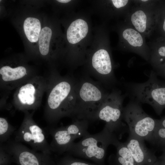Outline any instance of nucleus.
<instances>
[{
  "label": "nucleus",
  "mask_w": 165,
  "mask_h": 165,
  "mask_svg": "<svg viewBox=\"0 0 165 165\" xmlns=\"http://www.w3.org/2000/svg\"><path fill=\"white\" fill-rule=\"evenodd\" d=\"M53 80L49 86L44 116L50 126L54 127L63 117H75L77 81L70 77L60 76Z\"/></svg>",
  "instance_id": "obj_1"
},
{
  "label": "nucleus",
  "mask_w": 165,
  "mask_h": 165,
  "mask_svg": "<svg viewBox=\"0 0 165 165\" xmlns=\"http://www.w3.org/2000/svg\"><path fill=\"white\" fill-rule=\"evenodd\" d=\"M77 98L75 119L89 122L95 120L96 114L108 93L97 83L89 79L76 82Z\"/></svg>",
  "instance_id": "obj_2"
},
{
  "label": "nucleus",
  "mask_w": 165,
  "mask_h": 165,
  "mask_svg": "<svg viewBox=\"0 0 165 165\" xmlns=\"http://www.w3.org/2000/svg\"><path fill=\"white\" fill-rule=\"evenodd\" d=\"M116 138L104 127L98 133L89 134L78 142H73L66 152L71 155L90 160L98 165H105L107 148Z\"/></svg>",
  "instance_id": "obj_3"
},
{
  "label": "nucleus",
  "mask_w": 165,
  "mask_h": 165,
  "mask_svg": "<svg viewBox=\"0 0 165 165\" xmlns=\"http://www.w3.org/2000/svg\"><path fill=\"white\" fill-rule=\"evenodd\" d=\"M126 97L121 92L113 89L108 93L100 107L96 116L95 120L105 122L104 127L119 140L127 131L128 129L122 121L123 102Z\"/></svg>",
  "instance_id": "obj_4"
},
{
  "label": "nucleus",
  "mask_w": 165,
  "mask_h": 165,
  "mask_svg": "<svg viewBox=\"0 0 165 165\" xmlns=\"http://www.w3.org/2000/svg\"><path fill=\"white\" fill-rule=\"evenodd\" d=\"M126 86L131 99L150 105L158 115L161 114L165 108V82L159 79L155 72L151 73L145 82Z\"/></svg>",
  "instance_id": "obj_5"
},
{
  "label": "nucleus",
  "mask_w": 165,
  "mask_h": 165,
  "mask_svg": "<svg viewBox=\"0 0 165 165\" xmlns=\"http://www.w3.org/2000/svg\"><path fill=\"white\" fill-rule=\"evenodd\" d=\"M123 119L127 124L129 134L151 143L158 119L146 113L140 103L131 99L123 108Z\"/></svg>",
  "instance_id": "obj_6"
},
{
  "label": "nucleus",
  "mask_w": 165,
  "mask_h": 165,
  "mask_svg": "<svg viewBox=\"0 0 165 165\" xmlns=\"http://www.w3.org/2000/svg\"><path fill=\"white\" fill-rule=\"evenodd\" d=\"M48 85L43 77L36 76L19 86L14 96V108L23 112L37 109Z\"/></svg>",
  "instance_id": "obj_7"
},
{
  "label": "nucleus",
  "mask_w": 165,
  "mask_h": 165,
  "mask_svg": "<svg viewBox=\"0 0 165 165\" xmlns=\"http://www.w3.org/2000/svg\"><path fill=\"white\" fill-rule=\"evenodd\" d=\"M89 123L86 120L75 119L72 123L66 126H50L48 132L52 137L50 144L52 152L59 154L66 152L75 139L89 134L87 131Z\"/></svg>",
  "instance_id": "obj_8"
},
{
  "label": "nucleus",
  "mask_w": 165,
  "mask_h": 165,
  "mask_svg": "<svg viewBox=\"0 0 165 165\" xmlns=\"http://www.w3.org/2000/svg\"><path fill=\"white\" fill-rule=\"evenodd\" d=\"M34 111L31 113L24 112V117L19 129L15 132L14 140L29 145L36 151L50 154L52 152L50 144L47 141L45 133L34 120Z\"/></svg>",
  "instance_id": "obj_9"
},
{
  "label": "nucleus",
  "mask_w": 165,
  "mask_h": 165,
  "mask_svg": "<svg viewBox=\"0 0 165 165\" xmlns=\"http://www.w3.org/2000/svg\"><path fill=\"white\" fill-rule=\"evenodd\" d=\"M0 145L20 165H50L51 163L50 154L30 149L14 139H9Z\"/></svg>",
  "instance_id": "obj_10"
},
{
  "label": "nucleus",
  "mask_w": 165,
  "mask_h": 165,
  "mask_svg": "<svg viewBox=\"0 0 165 165\" xmlns=\"http://www.w3.org/2000/svg\"><path fill=\"white\" fill-rule=\"evenodd\" d=\"M92 64L95 71L94 76L102 82L109 86L114 83L116 80L112 72L110 57L108 52L100 49L92 57Z\"/></svg>",
  "instance_id": "obj_11"
},
{
  "label": "nucleus",
  "mask_w": 165,
  "mask_h": 165,
  "mask_svg": "<svg viewBox=\"0 0 165 165\" xmlns=\"http://www.w3.org/2000/svg\"><path fill=\"white\" fill-rule=\"evenodd\" d=\"M144 141L129 134L124 143L137 165H153L158 160L155 152L145 146Z\"/></svg>",
  "instance_id": "obj_12"
},
{
  "label": "nucleus",
  "mask_w": 165,
  "mask_h": 165,
  "mask_svg": "<svg viewBox=\"0 0 165 165\" xmlns=\"http://www.w3.org/2000/svg\"><path fill=\"white\" fill-rule=\"evenodd\" d=\"M0 77L1 84L3 88L11 89L18 87L35 76L29 75L24 66L5 65L0 68Z\"/></svg>",
  "instance_id": "obj_13"
},
{
  "label": "nucleus",
  "mask_w": 165,
  "mask_h": 165,
  "mask_svg": "<svg viewBox=\"0 0 165 165\" xmlns=\"http://www.w3.org/2000/svg\"><path fill=\"white\" fill-rule=\"evenodd\" d=\"M112 145L115 146L116 151V153L109 157V165H137L124 142L116 138Z\"/></svg>",
  "instance_id": "obj_14"
},
{
  "label": "nucleus",
  "mask_w": 165,
  "mask_h": 165,
  "mask_svg": "<svg viewBox=\"0 0 165 165\" xmlns=\"http://www.w3.org/2000/svg\"><path fill=\"white\" fill-rule=\"evenodd\" d=\"M88 30L87 23L82 19L73 21L69 27L67 32V38L71 44L78 43L86 35Z\"/></svg>",
  "instance_id": "obj_15"
},
{
  "label": "nucleus",
  "mask_w": 165,
  "mask_h": 165,
  "mask_svg": "<svg viewBox=\"0 0 165 165\" xmlns=\"http://www.w3.org/2000/svg\"><path fill=\"white\" fill-rule=\"evenodd\" d=\"M24 30L28 40L31 42H35L38 40L41 31V24L37 18L28 17L24 20Z\"/></svg>",
  "instance_id": "obj_16"
},
{
  "label": "nucleus",
  "mask_w": 165,
  "mask_h": 165,
  "mask_svg": "<svg viewBox=\"0 0 165 165\" xmlns=\"http://www.w3.org/2000/svg\"><path fill=\"white\" fill-rule=\"evenodd\" d=\"M151 143L161 150L165 148V116L158 119Z\"/></svg>",
  "instance_id": "obj_17"
},
{
  "label": "nucleus",
  "mask_w": 165,
  "mask_h": 165,
  "mask_svg": "<svg viewBox=\"0 0 165 165\" xmlns=\"http://www.w3.org/2000/svg\"><path fill=\"white\" fill-rule=\"evenodd\" d=\"M52 34L51 29L47 27L41 29L39 37L38 45L39 52L42 55H46L49 53Z\"/></svg>",
  "instance_id": "obj_18"
},
{
  "label": "nucleus",
  "mask_w": 165,
  "mask_h": 165,
  "mask_svg": "<svg viewBox=\"0 0 165 165\" xmlns=\"http://www.w3.org/2000/svg\"><path fill=\"white\" fill-rule=\"evenodd\" d=\"M16 130V127L10 124L5 118L0 117V144L4 143L8 141Z\"/></svg>",
  "instance_id": "obj_19"
},
{
  "label": "nucleus",
  "mask_w": 165,
  "mask_h": 165,
  "mask_svg": "<svg viewBox=\"0 0 165 165\" xmlns=\"http://www.w3.org/2000/svg\"><path fill=\"white\" fill-rule=\"evenodd\" d=\"M123 36L131 45L134 47L141 46L143 40L140 34L132 28H127L123 32Z\"/></svg>",
  "instance_id": "obj_20"
},
{
  "label": "nucleus",
  "mask_w": 165,
  "mask_h": 165,
  "mask_svg": "<svg viewBox=\"0 0 165 165\" xmlns=\"http://www.w3.org/2000/svg\"><path fill=\"white\" fill-rule=\"evenodd\" d=\"M131 20L136 29L139 32H143L145 31L147 17L143 11L140 10L135 12L132 15Z\"/></svg>",
  "instance_id": "obj_21"
},
{
  "label": "nucleus",
  "mask_w": 165,
  "mask_h": 165,
  "mask_svg": "<svg viewBox=\"0 0 165 165\" xmlns=\"http://www.w3.org/2000/svg\"><path fill=\"white\" fill-rule=\"evenodd\" d=\"M57 165H98L75 158L68 155L65 156Z\"/></svg>",
  "instance_id": "obj_22"
},
{
  "label": "nucleus",
  "mask_w": 165,
  "mask_h": 165,
  "mask_svg": "<svg viewBox=\"0 0 165 165\" xmlns=\"http://www.w3.org/2000/svg\"><path fill=\"white\" fill-rule=\"evenodd\" d=\"M114 6L117 8H119L125 6L128 2L127 0H112Z\"/></svg>",
  "instance_id": "obj_23"
},
{
  "label": "nucleus",
  "mask_w": 165,
  "mask_h": 165,
  "mask_svg": "<svg viewBox=\"0 0 165 165\" xmlns=\"http://www.w3.org/2000/svg\"><path fill=\"white\" fill-rule=\"evenodd\" d=\"M158 56L160 57L158 59L159 62H162L165 59V46L160 47L158 50Z\"/></svg>",
  "instance_id": "obj_24"
},
{
  "label": "nucleus",
  "mask_w": 165,
  "mask_h": 165,
  "mask_svg": "<svg viewBox=\"0 0 165 165\" xmlns=\"http://www.w3.org/2000/svg\"><path fill=\"white\" fill-rule=\"evenodd\" d=\"M158 70L156 73H155L157 75H159L165 78V63L161 66Z\"/></svg>",
  "instance_id": "obj_25"
},
{
  "label": "nucleus",
  "mask_w": 165,
  "mask_h": 165,
  "mask_svg": "<svg viewBox=\"0 0 165 165\" xmlns=\"http://www.w3.org/2000/svg\"><path fill=\"white\" fill-rule=\"evenodd\" d=\"M162 150L163 151V153L162 155L158 158L165 162V148L163 149Z\"/></svg>",
  "instance_id": "obj_26"
},
{
  "label": "nucleus",
  "mask_w": 165,
  "mask_h": 165,
  "mask_svg": "<svg viewBox=\"0 0 165 165\" xmlns=\"http://www.w3.org/2000/svg\"><path fill=\"white\" fill-rule=\"evenodd\" d=\"M153 165H165V162L158 158V160Z\"/></svg>",
  "instance_id": "obj_27"
},
{
  "label": "nucleus",
  "mask_w": 165,
  "mask_h": 165,
  "mask_svg": "<svg viewBox=\"0 0 165 165\" xmlns=\"http://www.w3.org/2000/svg\"><path fill=\"white\" fill-rule=\"evenodd\" d=\"M57 1L62 3H67L70 2V0H57Z\"/></svg>",
  "instance_id": "obj_28"
},
{
  "label": "nucleus",
  "mask_w": 165,
  "mask_h": 165,
  "mask_svg": "<svg viewBox=\"0 0 165 165\" xmlns=\"http://www.w3.org/2000/svg\"><path fill=\"white\" fill-rule=\"evenodd\" d=\"M163 29L164 30V31H165V19H164V23H163Z\"/></svg>",
  "instance_id": "obj_29"
},
{
  "label": "nucleus",
  "mask_w": 165,
  "mask_h": 165,
  "mask_svg": "<svg viewBox=\"0 0 165 165\" xmlns=\"http://www.w3.org/2000/svg\"><path fill=\"white\" fill-rule=\"evenodd\" d=\"M148 0H142L141 1H143V2H146V1H147Z\"/></svg>",
  "instance_id": "obj_30"
}]
</instances>
